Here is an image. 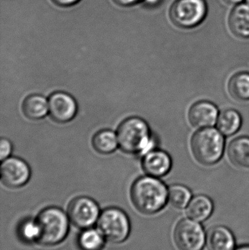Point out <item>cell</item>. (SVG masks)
<instances>
[{
  "instance_id": "6da1fadb",
  "label": "cell",
  "mask_w": 249,
  "mask_h": 250,
  "mask_svg": "<svg viewBox=\"0 0 249 250\" xmlns=\"http://www.w3.org/2000/svg\"><path fill=\"white\" fill-rule=\"evenodd\" d=\"M131 198L135 208L143 214H152L162 210L168 199L166 186L158 178H138L131 189Z\"/></svg>"
},
{
  "instance_id": "7a4b0ae2",
  "label": "cell",
  "mask_w": 249,
  "mask_h": 250,
  "mask_svg": "<svg viewBox=\"0 0 249 250\" xmlns=\"http://www.w3.org/2000/svg\"><path fill=\"white\" fill-rule=\"evenodd\" d=\"M118 146L124 152L144 155L153 149L154 141L149 125L140 117H130L117 129Z\"/></svg>"
},
{
  "instance_id": "3957f363",
  "label": "cell",
  "mask_w": 249,
  "mask_h": 250,
  "mask_svg": "<svg viewBox=\"0 0 249 250\" xmlns=\"http://www.w3.org/2000/svg\"><path fill=\"white\" fill-rule=\"evenodd\" d=\"M190 147L194 159L203 166H213L220 161L225 148V135L213 127L201 128L191 138Z\"/></svg>"
},
{
  "instance_id": "277c9868",
  "label": "cell",
  "mask_w": 249,
  "mask_h": 250,
  "mask_svg": "<svg viewBox=\"0 0 249 250\" xmlns=\"http://www.w3.org/2000/svg\"><path fill=\"white\" fill-rule=\"evenodd\" d=\"M39 229L38 242L45 246L61 243L69 230V222L65 213L57 207L42 210L36 220Z\"/></svg>"
},
{
  "instance_id": "5b68a950",
  "label": "cell",
  "mask_w": 249,
  "mask_h": 250,
  "mask_svg": "<svg viewBox=\"0 0 249 250\" xmlns=\"http://www.w3.org/2000/svg\"><path fill=\"white\" fill-rule=\"evenodd\" d=\"M208 13L206 0H175L170 8L169 17L177 27L192 29L202 24Z\"/></svg>"
},
{
  "instance_id": "8992f818",
  "label": "cell",
  "mask_w": 249,
  "mask_h": 250,
  "mask_svg": "<svg viewBox=\"0 0 249 250\" xmlns=\"http://www.w3.org/2000/svg\"><path fill=\"white\" fill-rule=\"evenodd\" d=\"M97 227L106 240L121 243L128 237L130 223L127 214L119 208H109L99 216Z\"/></svg>"
},
{
  "instance_id": "52a82bcc",
  "label": "cell",
  "mask_w": 249,
  "mask_h": 250,
  "mask_svg": "<svg viewBox=\"0 0 249 250\" xmlns=\"http://www.w3.org/2000/svg\"><path fill=\"white\" fill-rule=\"evenodd\" d=\"M174 240L179 250H202L206 243V236L199 223L184 219L175 226Z\"/></svg>"
},
{
  "instance_id": "ba28073f",
  "label": "cell",
  "mask_w": 249,
  "mask_h": 250,
  "mask_svg": "<svg viewBox=\"0 0 249 250\" xmlns=\"http://www.w3.org/2000/svg\"><path fill=\"white\" fill-rule=\"evenodd\" d=\"M69 219L76 227L87 229L92 227L99 217L97 204L88 197H77L69 204Z\"/></svg>"
},
{
  "instance_id": "9c48e42d",
  "label": "cell",
  "mask_w": 249,
  "mask_h": 250,
  "mask_svg": "<svg viewBox=\"0 0 249 250\" xmlns=\"http://www.w3.org/2000/svg\"><path fill=\"white\" fill-rule=\"evenodd\" d=\"M30 176V167L22 159L10 157L1 163V180L7 188H21L29 182Z\"/></svg>"
},
{
  "instance_id": "30bf717a",
  "label": "cell",
  "mask_w": 249,
  "mask_h": 250,
  "mask_svg": "<svg viewBox=\"0 0 249 250\" xmlns=\"http://www.w3.org/2000/svg\"><path fill=\"white\" fill-rule=\"evenodd\" d=\"M77 112L76 99L67 92H56L48 98V114L56 123H69L75 118Z\"/></svg>"
},
{
  "instance_id": "8fae6325",
  "label": "cell",
  "mask_w": 249,
  "mask_h": 250,
  "mask_svg": "<svg viewBox=\"0 0 249 250\" xmlns=\"http://www.w3.org/2000/svg\"><path fill=\"white\" fill-rule=\"evenodd\" d=\"M219 115V110L215 104L207 101H200L190 107L188 120L193 126L201 129L216 125Z\"/></svg>"
},
{
  "instance_id": "7c38bea8",
  "label": "cell",
  "mask_w": 249,
  "mask_h": 250,
  "mask_svg": "<svg viewBox=\"0 0 249 250\" xmlns=\"http://www.w3.org/2000/svg\"><path fill=\"white\" fill-rule=\"evenodd\" d=\"M171 156L163 150L152 149L143 155L142 167L148 176L160 178L166 176L172 168Z\"/></svg>"
},
{
  "instance_id": "4fadbf2b",
  "label": "cell",
  "mask_w": 249,
  "mask_h": 250,
  "mask_svg": "<svg viewBox=\"0 0 249 250\" xmlns=\"http://www.w3.org/2000/svg\"><path fill=\"white\" fill-rule=\"evenodd\" d=\"M230 31L241 39H249V4L244 2L233 6L228 19Z\"/></svg>"
},
{
  "instance_id": "5bb4252c",
  "label": "cell",
  "mask_w": 249,
  "mask_h": 250,
  "mask_svg": "<svg viewBox=\"0 0 249 250\" xmlns=\"http://www.w3.org/2000/svg\"><path fill=\"white\" fill-rule=\"evenodd\" d=\"M228 156L232 165L241 168H249V138L237 137L230 143Z\"/></svg>"
},
{
  "instance_id": "9a60e30c",
  "label": "cell",
  "mask_w": 249,
  "mask_h": 250,
  "mask_svg": "<svg viewBox=\"0 0 249 250\" xmlns=\"http://www.w3.org/2000/svg\"><path fill=\"white\" fill-rule=\"evenodd\" d=\"M206 241L209 250H233L235 247L233 235L224 226H216L210 229Z\"/></svg>"
},
{
  "instance_id": "2e32d148",
  "label": "cell",
  "mask_w": 249,
  "mask_h": 250,
  "mask_svg": "<svg viewBox=\"0 0 249 250\" xmlns=\"http://www.w3.org/2000/svg\"><path fill=\"white\" fill-rule=\"evenodd\" d=\"M22 110L29 120H42L48 114V100L38 94L29 95L23 101Z\"/></svg>"
},
{
  "instance_id": "e0dca14e",
  "label": "cell",
  "mask_w": 249,
  "mask_h": 250,
  "mask_svg": "<svg viewBox=\"0 0 249 250\" xmlns=\"http://www.w3.org/2000/svg\"><path fill=\"white\" fill-rule=\"evenodd\" d=\"M213 209L211 200L206 195H200L193 198L187 207V215L194 221L203 222L207 220Z\"/></svg>"
},
{
  "instance_id": "ac0fdd59",
  "label": "cell",
  "mask_w": 249,
  "mask_h": 250,
  "mask_svg": "<svg viewBox=\"0 0 249 250\" xmlns=\"http://www.w3.org/2000/svg\"><path fill=\"white\" fill-rule=\"evenodd\" d=\"M242 117L239 112L234 109H226L219 114L216 122L217 129L225 136H232L241 129Z\"/></svg>"
},
{
  "instance_id": "d6986e66",
  "label": "cell",
  "mask_w": 249,
  "mask_h": 250,
  "mask_svg": "<svg viewBox=\"0 0 249 250\" xmlns=\"http://www.w3.org/2000/svg\"><path fill=\"white\" fill-rule=\"evenodd\" d=\"M228 92L238 101H249V73L242 71L234 74L228 82Z\"/></svg>"
},
{
  "instance_id": "ffe728a7",
  "label": "cell",
  "mask_w": 249,
  "mask_h": 250,
  "mask_svg": "<svg viewBox=\"0 0 249 250\" xmlns=\"http://www.w3.org/2000/svg\"><path fill=\"white\" fill-rule=\"evenodd\" d=\"M92 146L99 154H111L118 146L117 135L111 129L98 131L92 138Z\"/></svg>"
},
{
  "instance_id": "44dd1931",
  "label": "cell",
  "mask_w": 249,
  "mask_h": 250,
  "mask_svg": "<svg viewBox=\"0 0 249 250\" xmlns=\"http://www.w3.org/2000/svg\"><path fill=\"white\" fill-rule=\"evenodd\" d=\"M81 250H102L105 245V238L99 230L84 229L77 239Z\"/></svg>"
},
{
  "instance_id": "7402d4cb",
  "label": "cell",
  "mask_w": 249,
  "mask_h": 250,
  "mask_svg": "<svg viewBox=\"0 0 249 250\" xmlns=\"http://www.w3.org/2000/svg\"><path fill=\"white\" fill-rule=\"evenodd\" d=\"M191 198V192L184 185H172L168 190V200L171 205L175 208H183L187 207Z\"/></svg>"
},
{
  "instance_id": "603a6c76",
  "label": "cell",
  "mask_w": 249,
  "mask_h": 250,
  "mask_svg": "<svg viewBox=\"0 0 249 250\" xmlns=\"http://www.w3.org/2000/svg\"><path fill=\"white\" fill-rule=\"evenodd\" d=\"M19 236L25 242H38L39 238V229L36 221L26 220L20 226L19 230Z\"/></svg>"
},
{
  "instance_id": "cb8c5ba5",
  "label": "cell",
  "mask_w": 249,
  "mask_h": 250,
  "mask_svg": "<svg viewBox=\"0 0 249 250\" xmlns=\"http://www.w3.org/2000/svg\"><path fill=\"white\" fill-rule=\"evenodd\" d=\"M162 0H113L114 3L120 7H132L139 3H143L148 7H153L159 5Z\"/></svg>"
},
{
  "instance_id": "d4e9b609",
  "label": "cell",
  "mask_w": 249,
  "mask_h": 250,
  "mask_svg": "<svg viewBox=\"0 0 249 250\" xmlns=\"http://www.w3.org/2000/svg\"><path fill=\"white\" fill-rule=\"evenodd\" d=\"M13 151V145L7 138H1L0 140V159L1 161L10 157Z\"/></svg>"
},
{
  "instance_id": "484cf974",
  "label": "cell",
  "mask_w": 249,
  "mask_h": 250,
  "mask_svg": "<svg viewBox=\"0 0 249 250\" xmlns=\"http://www.w3.org/2000/svg\"><path fill=\"white\" fill-rule=\"evenodd\" d=\"M56 5L61 7H70L77 4L80 0H51Z\"/></svg>"
},
{
  "instance_id": "4316f807",
  "label": "cell",
  "mask_w": 249,
  "mask_h": 250,
  "mask_svg": "<svg viewBox=\"0 0 249 250\" xmlns=\"http://www.w3.org/2000/svg\"><path fill=\"white\" fill-rule=\"evenodd\" d=\"M225 4L228 5L233 6L237 5V4H241V3L244 2L246 0H222Z\"/></svg>"
},
{
  "instance_id": "83f0119b",
  "label": "cell",
  "mask_w": 249,
  "mask_h": 250,
  "mask_svg": "<svg viewBox=\"0 0 249 250\" xmlns=\"http://www.w3.org/2000/svg\"><path fill=\"white\" fill-rule=\"evenodd\" d=\"M235 250H249V246H242Z\"/></svg>"
},
{
  "instance_id": "f1b7e54d",
  "label": "cell",
  "mask_w": 249,
  "mask_h": 250,
  "mask_svg": "<svg viewBox=\"0 0 249 250\" xmlns=\"http://www.w3.org/2000/svg\"><path fill=\"white\" fill-rule=\"evenodd\" d=\"M246 2L249 3V0H246Z\"/></svg>"
}]
</instances>
